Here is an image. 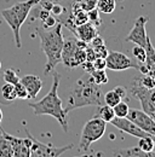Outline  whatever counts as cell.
<instances>
[{
    "instance_id": "obj_33",
    "label": "cell",
    "mask_w": 155,
    "mask_h": 157,
    "mask_svg": "<svg viewBox=\"0 0 155 157\" xmlns=\"http://www.w3.org/2000/svg\"><path fill=\"white\" fill-rule=\"evenodd\" d=\"M93 68L96 70H101V69H105V58H101V57H97L93 62Z\"/></svg>"
},
{
    "instance_id": "obj_24",
    "label": "cell",
    "mask_w": 155,
    "mask_h": 157,
    "mask_svg": "<svg viewBox=\"0 0 155 157\" xmlns=\"http://www.w3.org/2000/svg\"><path fill=\"white\" fill-rule=\"evenodd\" d=\"M103 99H104V104H107V105H109V106H112V108L115 106L116 104L121 100V98L116 94L113 90H112V91H108L107 93H104Z\"/></svg>"
},
{
    "instance_id": "obj_25",
    "label": "cell",
    "mask_w": 155,
    "mask_h": 157,
    "mask_svg": "<svg viewBox=\"0 0 155 157\" xmlns=\"http://www.w3.org/2000/svg\"><path fill=\"white\" fill-rule=\"evenodd\" d=\"M132 55H133V57H135V59L138 63H145L147 52H145V48L144 47L136 45L135 47L132 48Z\"/></svg>"
},
{
    "instance_id": "obj_32",
    "label": "cell",
    "mask_w": 155,
    "mask_h": 157,
    "mask_svg": "<svg viewBox=\"0 0 155 157\" xmlns=\"http://www.w3.org/2000/svg\"><path fill=\"white\" fill-rule=\"evenodd\" d=\"M113 91L121 98V100L127 97V90H126V87H124V86H116V87H114Z\"/></svg>"
},
{
    "instance_id": "obj_7",
    "label": "cell",
    "mask_w": 155,
    "mask_h": 157,
    "mask_svg": "<svg viewBox=\"0 0 155 157\" xmlns=\"http://www.w3.org/2000/svg\"><path fill=\"white\" fill-rule=\"evenodd\" d=\"M26 134L32 140L30 157H57L59 155H62V154H64L66 151H68V150L74 147L73 144H68V145L62 146V147H56V146H50V145L42 144L29 133L27 127H26Z\"/></svg>"
},
{
    "instance_id": "obj_34",
    "label": "cell",
    "mask_w": 155,
    "mask_h": 157,
    "mask_svg": "<svg viewBox=\"0 0 155 157\" xmlns=\"http://www.w3.org/2000/svg\"><path fill=\"white\" fill-rule=\"evenodd\" d=\"M39 5H40V7H42V9H45V10H47V11L51 12V9L54 6V2L51 0H40L39 1Z\"/></svg>"
},
{
    "instance_id": "obj_35",
    "label": "cell",
    "mask_w": 155,
    "mask_h": 157,
    "mask_svg": "<svg viewBox=\"0 0 155 157\" xmlns=\"http://www.w3.org/2000/svg\"><path fill=\"white\" fill-rule=\"evenodd\" d=\"M82 68H84V70L86 71V73H91V71H93L95 70V68H93V63L92 62H90V60H85L84 63H81L80 64Z\"/></svg>"
},
{
    "instance_id": "obj_23",
    "label": "cell",
    "mask_w": 155,
    "mask_h": 157,
    "mask_svg": "<svg viewBox=\"0 0 155 157\" xmlns=\"http://www.w3.org/2000/svg\"><path fill=\"white\" fill-rule=\"evenodd\" d=\"M113 110H114V115H115L116 117H126L127 114H129L130 108H129V105L125 101L120 100L115 106H113Z\"/></svg>"
},
{
    "instance_id": "obj_16",
    "label": "cell",
    "mask_w": 155,
    "mask_h": 157,
    "mask_svg": "<svg viewBox=\"0 0 155 157\" xmlns=\"http://www.w3.org/2000/svg\"><path fill=\"white\" fill-rule=\"evenodd\" d=\"M16 99H17V96H16L15 86L5 82L0 87V103L4 105H9V104L14 103Z\"/></svg>"
},
{
    "instance_id": "obj_21",
    "label": "cell",
    "mask_w": 155,
    "mask_h": 157,
    "mask_svg": "<svg viewBox=\"0 0 155 157\" xmlns=\"http://www.w3.org/2000/svg\"><path fill=\"white\" fill-rule=\"evenodd\" d=\"M0 157H14V149L10 141L2 134L0 136Z\"/></svg>"
},
{
    "instance_id": "obj_12",
    "label": "cell",
    "mask_w": 155,
    "mask_h": 157,
    "mask_svg": "<svg viewBox=\"0 0 155 157\" xmlns=\"http://www.w3.org/2000/svg\"><path fill=\"white\" fill-rule=\"evenodd\" d=\"M110 123H112L115 128H117L119 131L125 132V133H127V134H130V136H133V137H137V138L150 137V138H153L155 141V136H152V134L144 132L143 129H141L136 123H133L132 121H130L127 117H116L115 116V117L110 121Z\"/></svg>"
},
{
    "instance_id": "obj_13",
    "label": "cell",
    "mask_w": 155,
    "mask_h": 157,
    "mask_svg": "<svg viewBox=\"0 0 155 157\" xmlns=\"http://www.w3.org/2000/svg\"><path fill=\"white\" fill-rule=\"evenodd\" d=\"M79 47V40L73 38H67L63 42L62 48V63L68 68L79 67V63L75 59V52Z\"/></svg>"
},
{
    "instance_id": "obj_19",
    "label": "cell",
    "mask_w": 155,
    "mask_h": 157,
    "mask_svg": "<svg viewBox=\"0 0 155 157\" xmlns=\"http://www.w3.org/2000/svg\"><path fill=\"white\" fill-rule=\"evenodd\" d=\"M115 0H97L96 7L99 12L112 13L115 10Z\"/></svg>"
},
{
    "instance_id": "obj_22",
    "label": "cell",
    "mask_w": 155,
    "mask_h": 157,
    "mask_svg": "<svg viewBox=\"0 0 155 157\" xmlns=\"http://www.w3.org/2000/svg\"><path fill=\"white\" fill-rule=\"evenodd\" d=\"M90 75H91L92 80L95 81V83L99 85V86L108 82V75H107V73H105L104 69H101V70H96L95 69L93 71L90 73Z\"/></svg>"
},
{
    "instance_id": "obj_38",
    "label": "cell",
    "mask_w": 155,
    "mask_h": 157,
    "mask_svg": "<svg viewBox=\"0 0 155 157\" xmlns=\"http://www.w3.org/2000/svg\"><path fill=\"white\" fill-rule=\"evenodd\" d=\"M147 68H148V69H147V74L155 80V64H150V65L147 67Z\"/></svg>"
},
{
    "instance_id": "obj_26",
    "label": "cell",
    "mask_w": 155,
    "mask_h": 157,
    "mask_svg": "<svg viewBox=\"0 0 155 157\" xmlns=\"http://www.w3.org/2000/svg\"><path fill=\"white\" fill-rule=\"evenodd\" d=\"M4 81L11 85H16L17 82H19V78L14 71V69H7L4 71Z\"/></svg>"
},
{
    "instance_id": "obj_2",
    "label": "cell",
    "mask_w": 155,
    "mask_h": 157,
    "mask_svg": "<svg viewBox=\"0 0 155 157\" xmlns=\"http://www.w3.org/2000/svg\"><path fill=\"white\" fill-rule=\"evenodd\" d=\"M63 24L58 22L52 28H41L37 27L35 32L40 39V46L42 52L46 55V65H45V75L52 74L58 63L62 62V48H63Z\"/></svg>"
},
{
    "instance_id": "obj_20",
    "label": "cell",
    "mask_w": 155,
    "mask_h": 157,
    "mask_svg": "<svg viewBox=\"0 0 155 157\" xmlns=\"http://www.w3.org/2000/svg\"><path fill=\"white\" fill-rule=\"evenodd\" d=\"M138 147H139L142 151L148 152V154L154 152V150H155L154 139H153V138H150V137L139 138V140H138Z\"/></svg>"
},
{
    "instance_id": "obj_40",
    "label": "cell",
    "mask_w": 155,
    "mask_h": 157,
    "mask_svg": "<svg viewBox=\"0 0 155 157\" xmlns=\"http://www.w3.org/2000/svg\"><path fill=\"white\" fill-rule=\"evenodd\" d=\"M0 69H1V60H0Z\"/></svg>"
},
{
    "instance_id": "obj_8",
    "label": "cell",
    "mask_w": 155,
    "mask_h": 157,
    "mask_svg": "<svg viewBox=\"0 0 155 157\" xmlns=\"http://www.w3.org/2000/svg\"><path fill=\"white\" fill-rule=\"evenodd\" d=\"M141 64L137 60L127 57L125 53L119 51H110L105 57V68L114 71H122L126 69H141Z\"/></svg>"
},
{
    "instance_id": "obj_11",
    "label": "cell",
    "mask_w": 155,
    "mask_h": 157,
    "mask_svg": "<svg viewBox=\"0 0 155 157\" xmlns=\"http://www.w3.org/2000/svg\"><path fill=\"white\" fill-rule=\"evenodd\" d=\"M148 21H149V17L139 16L135 21V24H133L132 29L127 34L126 41L133 42L135 45L144 47L145 44H147V39H148V35H147V32H145V24H147Z\"/></svg>"
},
{
    "instance_id": "obj_10",
    "label": "cell",
    "mask_w": 155,
    "mask_h": 157,
    "mask_svg": "<svg viewBox=\"0 0 155 157\" xmlns=\"http://www.w3.org/2000/svg\"><path fill=\"white\" fill-rule=\"evenodd\" d=\"M0 132L2 134V137H5L11 144L12 149H14V157H30V145H32V140L30 138H17L14 137L9 133H6L4 131V128L0 124Z\"/></svg>"
},
{
    "instance_id": "obj_30",
    "label": "cell",
    "mask_w": 155,
    "mask_h": 157,
    "mask_svg": "<svg viewBox=\"0 0 155 157\" xmlns=\"http://www.w3.org/2000/svg\"><path fill=\"white\" fill-rule=\"evenodd\" d=\"M95 53H96V57H101V58H105L107 55H108V50L104 45L102 46H98V47H92Z\"/></svg>"
},
{
    "instance_id": "obj_17",
    "label": "cell",
    "mask_w": 155,
    "mask_h": 157,
    "mask_svg": "<svg viewBox=\"0 0 155 157\" xmlns=\"http://www.w3.org/2000/svg\"><path fill=\"white\" fill-rule=\"evenodd\" d=\"M114 155L125 157H155V151L152 154H148V152L142 151L138 146H136V147H127V149L120 150V151L115 152Z\"/></svg>"
},
{
    "instance_id": "obj_9",
    "label": "cell",
    "mask_w": 155,
    "mask_h": 157,
    "mask_svg": "<svg viewBox=\"0 0 155 157\" xmlns=\"http://www.w3.org/2000/svg\"><path fill=\"white\" fill-rule=\"evenodd\" d=\"M126 117L130 121H132L133 123H136L144 132H147L152 136H155V118L148 115L147 113H144L143 110L130 109Z\"/></svg>"
},
{
    "instance_id": "obj_27",
    "label": "cell",
    "mask_w": 155,
    "mask_h": 157,
    "mask_svg": "<svg viewBox=\"0 0 155 157\" xmlns=\"http://www.w3.org/2000/svg\"><path fill=\"white\" fill-rule=\"evenodd\" d=\"M99 13H101V12L97 10V7L92 9V10H90V11H87V15H89V22H91V23H92V24H95L96 27L101 23Z\"/></svg>"
},
{
    "instance_id": "obj_15",
    "label": "cell",
    "mask_w": 155,
    "mask_h": 157,
    "mask_svg": "<svg viewBox=\"0 0 155 157\" xmlns=\"http://www.w3.org/2000/svg\"><path fill=\"white\" fill-rule=\"evenodd\" d=\"M73 33L75 34L79 40L86 42V44H90L92 39L98 35V32H97V28L95 24H92L91 22H86L84 24H80V25H77L73 30Z\"/></svg>"
},
{
    "instance_id": "obj_28",
    "label": "cell",
    "mask_w": 155,
    "mask_h": 157,
    "mask_svg": "<svg viewBox=\"0 0 155 157\" xmlns=\"http://www.w3.org/2000/svg\"><path fill=\"white\" fill-rule=\"evenodd\" d=\"M15 86V91H16V96H17V99H28V93H27V90L26 87L21 83V81L17 82Z\"/></svg>"
},
{
    "instance_id": "obj_37",
    "label": "cell",
    "mask_w": 155,
    "mask_h": 157,
    "mask_svg": "<svg viewBox=\"0 0 155 157\" xmlns=\"http://www.w3.org/2000/svg\"><path fill=\"white\" fill-rule=\"evenodd\" d=\"M55 2L62 4L67 9H72V5H73V0H55Z\"/></svg>"
},
{
    "instance_id": "obj_29",
    "label": "cell",
    "mask_w": 155,
    "mask_h": 157,
    "mask_svg": "<svg viewBox=\"0 0 155 157\" xmlns=\"http://www.w3.org/2000/svg\"><path fill=\"white\" fill-rule=\"evenodd\" d=\"M44 23V27L42 28H46V29H49V28H52V27H55L56 24L58 23V20L56 16H54L52 13L46 18V20L42 22Z\"/></svg>"
},
{
    "instance_id": "obj_3",
    "label": "cell",
    "mask_w": 155,
    "mask_h": 157,
    "mask_svg": "<svg viewBox=\"0 0 155 157\" xmlns=\"http://www.w3.org/2000/svg\"><path fill=\"white\" fill-rule=\"evenodd\" d=\"M54 80L51 88L46 96H44L39 101L35 103H29V106L33 109L34 114L37 116L40 115H49L56 118L59 124L62 126V129L67 133L68 132V122H67V114L62 106V99L58 96V86H59V80L61 75L55 70L52 73Z\"/></svg>"
},
{
    "instance_id": "obj_14",
    "label": "cell",
    "mask_w": 155,
    "mask_h": 157,
    "mask_svg": "<svg viewBox=\"0 0 155 157\" xmlns=\"http://www.w3.org/2000/svg\"><path fill=\"white\" fill-rule=\"evenodd\" d=\"M21 83L26 87L27 93H28V99H35L39 92L42 88V81L41 78L37 75H26L22 78H19Z\"/></svg>"
},
{
    "instance_id": "obj_6",
    "label": "cell",
    "mask_w": 155,
    "mask_h": 157,
    "mask_svg": "<svg viewBox=\"0 0 155 157\" xmlns=\"http://www.w3.org/2000/svg\"><path fill=\"white\" fill-rule=\"evenodd\" d=\"M127 92L139 100L142 105V110L155 118V87L152 90H147L142 87L137 80V75L131 78V81L127 86Z\"/></svg>"
},
{
    "instance_id": "obj_18",
    "label": "cell",
    "mask_w": 155,
    "mask_h": 157,
    "mask_svg": "<svg viewBox=\"0 0 155 157\" xmlns=\"http://www.w3.org/2000/svg\"><path fill=\"white\" fill-rule=\"evenodd\" d=\"M96 108H97V111H96V114H95V116L102 118V120L105 121L107 123L110 122L113 118L115 117L114 110H113L112 106H109V105H107V104H102V105L96 106Z\"/></svg>"
},
{
    "instance_id": "obj_5",
    "label": "cell",
    "mask_w": 155,
    "mask_h": 157,
    "mask_svg": "<svg viewBox=\"0 0 155 157\" xmlns=\"http://www.w3.org/2000/svg\"><path fill=\"white\" fill-rule=\"evenodd\" d=\"M107 129V122L103 121L102 118L93 116L90 118L82 127L81 136H80V141H79V150L86 152L91 144L99 140L104 136Z\"/></svg>"
},
{
    "instance_id": "obj_36",
    "label": "cell",
    "mask_w": 155,
    "mask_h": 157,
    "mask_svg": "<svg viewBox=\"0 0 155 157\" xmlns=\"http://www.w3.org/2000/svg\"><path fill=\"white\" fill-rule=\"evenodd\" d=\"M91 44V47H98V46H102V45H104V40L102 36H99V35H96L92 41L90 42Z\"/></svg>"
},
{
    "instance_id": "obj_39",
    "label": "cell",
    "mask_w": 155,
    "mask_h": 157,
    "mask_svg": "<svg viewBox=\"0 0 155 157\" xmlns=\"http://www.w3.org/2000/svg\"><path fill=\"white\" fill-rule=\"evenodd\" d=\"M1 121H2V111H1V109H0V123H1Z\"/></svg>"
},
{
    "instance_id": "obj_4",
    "label": "cell",
    "mask_w": 155,
    "mask_h": 157,
    "mask_svg": "<svg viewBox=\"0 0 155 157\" xmlns=\"http://www.w3.org/2000/svg\"><path fill=\"white\" fill-rule=\"evenodd\" d=\"M40 0H26V1H18L14 4L9 9H4L1 11L2 18L6 21V23L10 25L12 33H14V39L15 45L17 48H21L22 42H21V27L29 16L30 11L35 5H38Z\"/></svg>"
},
{
    "instance_id": "obj_31",
    "label": "cell",
    "mask_w": 155,
    "mask_h": 157,
    "mask_svg": "<svg viewBox=\"0 0 155 157\" xmlns=\"http://www.w3.org/2000/svg\"><path fill=\"white\" fill-rule=\"evenodd\" d=\"M50 15H51V12L45 10V9H42V7H39L38 10H37V18L39 21H41V22H44Z\"/></svg>"
},
{
    "instance_id": "obj_1",
    "label": "cell",
    "mask_w": 155,
    "mask_h": 157,
    "mask_svg": "<svg viewBox=\"0 0 155 157\" xmlns=\"http://www.w3.org/2000/svg\"><path fill=\"white\" fill-rule=\"evenodd\" d=\"M103 96L99 85L95 83L91 75L86 73L63 91L62 106L66 114L82 106H99L104 104Z\"/></svg>"
}]
</instances>
